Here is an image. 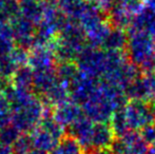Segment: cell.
I'll use <instances>...</instances> for the list:
<instances>
[{"mask_svg": "<svg viewBox=\"0 0 155 154\" xmlns=\"http://www.w3.org/2000/svg\"><path fill=\"white\" fill-rule=\"evenodd\" d=\"M88 154H113L112 150L109 149H98V150H93Z\"/></svg>", "mask_w": 155, "mask_h": 154, "instance_id": "d4e9b609", "label": "cell"}, {"mask_svg": "<svg viewBox=\"0 0 155 154\" xmlns=\"http://www.w3.org/2000/svg\"><path fill=\"white\" fill-rule=\"evenodd\" d=\"M45 107L37 95L23 105L12 109L11 125L21 134H30L42 119Z\"/></svg>", "mask_w": 155, "mask_h": 154, "instance_id": "277c9868", "label": "cell"}, {"mask_svg": "<svg viewBox=\"0 0 155 154\" xmlns=\"http://www.w3.org/2000/svg\"><path fill=\"white\" fill-rule=\"evenodd\" d=\"M33 79H34V71L29 66H23L15 72V74L11 78V84L16 88L32 91Z\"/></svg>", "mask_w": 155, "mask_h": 154, "instance_id": "e0dca14e", "label": "cell"}, {"mask_svg": "<svg viewBox=\"0 0 155 154\" xmlns=\"http://www.w3.org/2000/svg\"><path fill=\"white\" fill-rule=\"evenodd\" d=\"M150 147H151V149H150V152L153 153V154H155V142H154L153 144H152Z\"/></svg>", "mask_w": 155, "mask_h": 154, "instance_id": "484cf974", "label": "cell"}, {"mask_svg": "<svg viewBox=\"0 0 155 154\" xmlns=\"http://www.w3.org/2000/svg\"><path fill=\"white\" fill-rule=\"evenodd\" d=\"M128 59L138 70L155 71V39L141 31H128Z\"/></svg>", "mask_w": 155, "mask_h": 154, "instance_id": "3957f363", "label": "cell"}, {"mask_svg": "<svg viewBox=\"0 0 155 154\" xmlns=\"http://www.w3.org/2000/svg\"><path fill=\"white\" fill-rule=\"evenodd\" d=\"M79 74L77 64L75 61H60L56 64V75L58 81L70 91V87Z\"/></svg>", "mask_w": 155, "mask_h": 154, "instance_id": "9a60e30c", "label": "cell"}, {"mask_svg": "<svg viewBox=\"0 0 155 154\" xmlns=\"http://www.w3.org/2000/svg\"><path fill=\"white\" fill-rule=\"evenodd\" d=\"M155 116L152 106L147 101L133 100L126 103L111 119V128L115 136L120 137L129 132H141L153 125Z\"/></svg>", "mask_w": 155, "mask_h": 154, "instance_id": "7a4b0ae2", "label": "cell"}, {"mask_svg": "<svg viewBox=\"0 0 155 154\" xmlns=\"http://www.w3.org/2000/svg\"><path fill=\"white\" fill-rule=\"evenodd\" d=\"M0 154H15L13 146L0 143Z\"/></svg>", "mask_w": 155, "mask_h": 154, "instance_id": "cb8c5ba5", "label": "cell"}, {"mask_svg": "<svg viewBox=\"0 0 155 154\" xmlns=\"http://www.w3.org/2000/svg\"><path fill=\"white\" fill-rule=\"evenodd\" d=\"M45 11V1L42 0H20L18 2V14L33 25L41 22Z\"/></svg>", "mask_w": 155, "mask_h": 154, "instance_id": "5bb4252c", "label": "cell"}, {"mask_svg": "<svg viewBox=\"0 0 155 154\" xmlns=\"http://www.w3.org/2000/svg\"><path fill=\"white\" fill-rule=\"evenodd\" d=\"M141 5L143 4H139L137 6L114 4L112 10L109 12V21L114 28H118L121 30L129 29Z\"/></svg>", "mask_w": 155, "mask_h": 154, "instance_id": "30bf717a", "label": "cell"}, {"mask_svg": "<svg viewBox=\"0 0 155 154\" xmlns=\"http://www.w3.org/2000/svg\"><path fill=\"white\" fill-rule=\"evenodd\" d=\"M13 1H16V2H19L20 0H13Z\"/></svg>", "mask_w": 155, "mask_h": 154, "instance_id": "83f0119b", "label": "cell"}, {"mask_svg": "<svg viewBox=\"0 0 155 154\" xmlns=\"http://www.w3.org/2000/svg\"><path fill=\"white\" fill-rule=\"evenodd\" d=\"M115 134L108 123H94L92 136L90 143V151L98 149H109L114 143Z\"/></svg>", "mask_w": 155, "mask_h": 154, "instance_id": "7c38bea8", "label": "cell"}, {"mask_svg": "<svg viewBox=\"0 0 155 154\" xmlns=\"http://www.w3.org/2000/svg\"><path fill=\"white\" fill-rule=\"evenodd\" d=\"M16 48L10 22L0 25V55L11 54Z\"/></svg>", "mask_w": 155, "mask_h": 154, "instance_id": "d6986e66", "label": "cell"}, {"mask_svg": "<svg viewBox=\"0 0 155 154\" xmlns=\"http://www.w3.org/2000/svg\"><path fill=\"white\" fill-rule=\"evenodd\" d=\"M152 109H153V113H154V116H155V100H154L153 106H152Z\"/></svg>", "mask_w": 155, "mask_h": 154, "instance_id": "4316f807", "label": "cell"}, {"mask_svg": "<svg viewBox=\"0 0 155 154\" xmlns=\"http://www.w3.org/2000/svg\"><path fill=\"white\" fill-rule=\"evenodd\" d=\"M10 25L12 28L13 37L16 47L25 51L31 50L34 47L36 39V25L21 17L19 14L11 19Z\"/></svg>", "mask_w": 155, "mask_h": 154, "instance_id": "5b68a950", "label": "cell"}, {"mask_svg": "<svg viewBox=\"0 0 155 154\" xmlns=\"http://www.w3.org/2000/svg\"><path fill=\"white\" fill-rule=\"evenodd\" d=\"M21 133L12 125H8L0 130V143L5 145H13L16 143V140L19 138Z\"/></svg>", "mask_w": 155, "mask_h": 154, "instance_id": "ffe728a7", "label": "cell"}, {"mask_svg": "<svg viewBox=\"0 0 155 154\" xmlns=\"http://www.w3.org/2000/svg\"><path fill=\"white\" fill-rule=\"evenodd\" d=\"M139 134L141 135L143 139L145 140L149 146H151L155 142V126L152 125V126H150V127H147L141 132H139Z\"/></svg>", "mask_w": 155, "mask_h": 154, "instance_id": "603a6c76", "label": "cell"}, {"mask_svg": "<svg viewBox=\"0 0 155 154\" xmlns=\"http://www.w3.org/2000/svg\"><path fill=\"white\" fill-rule=\"evenodd\" d=\"M57 62L55 52L51 45H34L29 52L28 66L33 71L56 68Z\"/></svg>", "mask_w": 155, "mask_h": 154, "instance_id": "ba28073f", "label": "cell"}, {"mask_svg": "<svg viewBox=\"0 0 155 154\" xmlns=\"http://www.w3.org/2000/svg\"><path fill=\"white\" fill-rule=\"evenodd\" d=\"M13 149L15 154H25L34 149L30 134H21L16 143L13 145Z\"/></svg>", "mask_w": 155, "mask_h": 154, "instance_id": "44dd1931", "label": "cell"}, {"mask_svg": "<svg viewBox=\"0 0 155 154\" xmlns=\"http://www.w3.org/2000/svg\"><path fill=\"white\" fill-rule=\"evenodd\" d=\"M84 115L81 107L72 99L57 106L53 110V117L55 120L67 129Z\"/></svg>", "mask_w": 155, "mask_h": 154, "instance_id": "9c48e42d", "label": "cell"}, {"mask_svg": "<svg viewBox=\"0 0 155 154\" xmlns=\"http://www.w3.org/2000/svg\"><path fill=\"white\" fill-rule=\"evenodd\" d=\"M127 43H128V34L126 33V31L113 27L102 49L113 52H124L127 49Z\"/></svg>", "mask_w": 155, "mask_h": 154, "instance_id": "2e32d148", "label": "cell"}, {"mask_svg": "<svg viewBox=\"0 0 155 154\" xmlns=\"http://www.w3.org/2000/svg\"><path fill=\"white\" fill-rule=\"evenodd\" d=\"M126 93L120 89L99 80L82 103L84 114L94 123H109L113 115L127 103Z\"/></svg>", "mask_w": 155, "mask_h": 154, "instance_id": "6da1fadb", "label": "cell"}, {"mask_svg": "<svg viewBox=\"0 0 155 154\" xmlns=\"http://www.w3.org/2000/svg\"><path fill=\"white\" fill-rule=\"evenodd\" d=\"M11 114L12 110L10 103L3 95L0 94V130L11 125Z\"/></svg>", "mask_w": 155, "mask_h": 154, "instance_id": "7402d4cb", "label": "cell"}, {"mask_svg": "<svg viewBox=\"0 0 155 154\" xmlns=\"http://www.w3.org/2000/svg\"><path fill=\"white\" fill-rule=\"evenodd\" d=\"M30 136L32 139L33 148L47 154H50L52 151L55 150L61 139L51 131L39 125L30 133Z\"/></svg>", "mask_w": 155, "mask_h": 154, "instance_id": "8fae6325", "label": "cell"}, {"mask_svg": "<svg viewBox=\"0 0 155 154\" xmlns=\"http://www.w3.org/2000/svg\"><path fill=\"white\" fill-rule=\"evenodd\" d=\"M149 147L138 132H129L114 140L111 150L113 154H149Z\"/></svg>", "mask_w": 155, "mask_h": 154, "instance_id": "52a82bcc", "label": "cell"}, {"mask_svg": "<svg viewBox=\"0 0 155 154\" xmlns=\"http://www.w3.org/2000/svg\"><path fill=\"white\" fill-rule=\"evenodd\" d=\"M126 95L133 100H155V71L138 76L126 90Z\"/></svg>", "mask_w": 155, "mask_h": 154, "instance_id": "8992f818", "label": "cell"}, {"mask_svg": "<svg viewBox=\"0 0 155 154\" xmlns=\"http://www.w3.org/2000/svg\"><path fill=\"white\" fill-rule=\"evenodd\" d=\"M86 3L87 0H56L58 8L68 18L74 21L76 20Z\"/></svg>", "mask_w": 155, "mask_h": 154, "instance_id": "ac0fdd59", "label": "cell"}, {"mask_svg": "<svg viewBox=\"0 0 155 154\" xmlns=\"http://www.w3.org/2000/svg\"><path fill=\"white\" fill-rule=\"evenodd\" d=\"M57 82L58 79L56 75V68L34 71L32 91L40 98Z\"/></svg>", "mask_w": 155, "mask_h": 154, "instance_id": "4fadbf2b", "label": "cell"}]
</instances>
